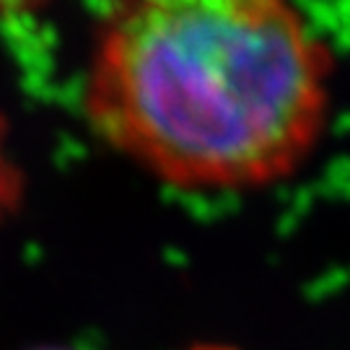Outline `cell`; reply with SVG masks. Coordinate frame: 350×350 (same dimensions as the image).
<instances>
[{"instance_id": "6da1fadb", "label": "cell", "mask_w": 350, "mask_h": 350, "mask_svg": "<svg viewBox=\"0 0 350 350\" xmlns=\"http://www.w3.org/2000/svg\"><path fill=\"white\" fill-rule=\"evenodd\" d=\"M329 57L291 0H109L83 81L107 148L179 189H260L322 138Z\"/></svg>"}, {"instance_id": "7a4b0ae2", "label": "cell", "mask_w": 350, "mask_h": 350, "mask_svg": "<svg viewBox=\"0 0 350 350\" xmlns=\"http://www.w3.org/2000/svg\"><path fill=\"white\" fill-rule=\"evenodd\" d=\"M34 350H83V348H70V345H47V348H34Z\"/></svg>"}]
</instances>
